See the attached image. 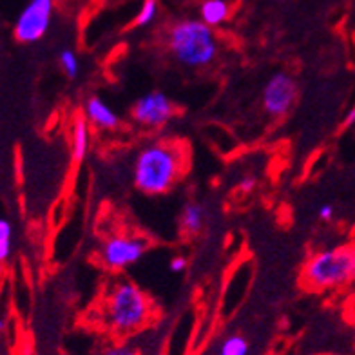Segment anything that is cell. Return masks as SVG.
<instances>
[{"mask_svg":"<svg viewBox=\"0 0 355 355\" xmlns=\"http://www.w3.org/2000/svg\"><path fill=\"white\" fill-rule=\"evenodd\" d=\"M167 47L182 66L192 69L212 64L220 51L214 29L194 19L180 20L171 26L167 33Z\"/></svg>","mask_w":355,"mask_h":355,"instance_id":"cell-3","label":"cell"},{"mask_svg":"<svg viewBox=\"0 0 355 355\" xmlns=\"http://www.w3.org/2000/svg\"><path fill=\"white\" fill-rule=\"evenodd\" d=\"M174 103L159 91H153L141 96L132 107V118L140 125L150 127V129H159L167 125L171 118L174 116Z\"/></svg>","mask_w":355,"mask_h":355,"instance_id":"cell-8","label":"cell"},{"mask_svg":"<svg viewBox=\"0 0 355 355\" xmlns=\"http://www.w3.org/2000/svg\"><path fill=\"white\" fill-rule=\"evenodd\" d=\"M98 355H140L136 348L129 345H112L103 348Z\"/></svg>","mask_w":355,"mask_h":355,"instance_id":"cell-16","label":"cell"},{"mask_svg":"<svg viewBox=\"0 0 355 355\" xmlns=\"http://www.w3.org/2000/svg\"><path fill=\"white\" fill-rule=\"evenodd\" d=\"M10 254H11V239L0 241V265L6 263V259L10 257Z\"/></svg>","mask_w":355,"mask_h":355,"instance_id":"cell-20","label":"cell"},{"mask_svg":"<svg viewBox=\"0 0 355 355\" xmlns=\"http://www.w3.org/2000/svg\"><path fill=\"white\" fill-rule=\"evenodd\" d=\"M229 15L230 4L227 0H203L200 6V20L212 29L227 22Z\"/></svg>","mask_w":355,"mask_h":355,"instance_id":"cell-10","label":"cell"},{"mask_svg":"<svg viewBox=\"0 0 355 355\" xmlns=\"http://www.w3.org/2000/svg\"><path fill=\"white\" fill-rule=\"evenodd\" d=\"M334 218V207L332 205H322L319 209V220L330 221Z\"/></svg>","mask_w":355,"mask_h":355,"instance_id":"cell-21","label":"cell"},{"mask_svg":"<svg viewBox=\"0 0 355 355\" xmlns=\"http://www.w3.org/2000/svg\"><path fill=\"white\" fill-rule=\"evenodd\" d=\"M155 306L131 279L114 281L103 295V321L116 336H131L149 324Z\"/></svg>","mask_w":355,"mask_h":355,"instance_id":"cell-2","label":"cell"},{"mask_svg":"<svg viewBox=\"0 0 355 355\" xmlns=\"http://www.w3.org/2000/svg\"><path fill=\"white\" fill-rule=\"evenodd\" d=\"M189 164V150L182 141L162 140L141 147L135 158L132 178L138 191L162 196L182 180Z\"/></svg>","mask_w":355,"mask_h":355,"instance_id":"cell-1","label":"cell"},{"mask_svg":"<svg viewBox=\"0 0 355 355\" xmlns=\"http://www.w3.org/2000/svg\"><path fill=\"white\" fill-rule=\"evenodd\" d=\"M248 341L239 334H232L223 339L220 346V355H248Z\"/></svg>","mask_w":355,"mask_h":355,"instance_id":"cell-13","label":"cell"},{"mask_svg":"<svg viewBox=\"0 0 355 355\" xmlns=\"http://www.w3.org/2000/svg\"><path fill=\"white\" fill-rule=\"evenodd\" d=\"M89 144H91V131H89V122L85 118H76L73 125V145H71V156L75 164H82L89 153Z\"/></svg>","mask_w":355,"mask_h":355,"instance_id":"cell-11","label":"cell"},{"mask_svg":"<svg viewBox=\"0 0 355 355\" xmlns=\"http://www.w3.org/2000/svg\"><path fill=\"white\" fill-rule=\"evenodd\" d=\"M254 187H256V178L254 176H245L238 185V189L241 192H252Z\"/></svg>","mask_w":355,"mask_h":355,"instance_id":"cell-19","label":"cell"},{"mask_svg":"<svg viewBox=\"0 0 355 355\" xmlns=\"http://www.w3.org/2000/svg\"><path fill=\"white\" fill-rule=\"evenodd\" d=\"M243 2H245V0H243Z\"/></svg>","mask_w":355,"mask_h":355,"instance_id":"cell-25","label":"cell"},{"mask_svg":"<svg viewBox=\"0 0 355 355\" xmlns=\"http://www.w3.org/2000/svg\"><path fill=\"white\" fill-rule=\"evenodd\" d=\"M300 85L294 76L288 73H276L263 87V107L274 118H281L288 114L297 102Z\"/></svg>","mask_w":355,"mask_h":355,"instance_id":"cell-7","label":"cell"},{"mask_svg":"<svg viewBox=\"0 0 355 355\" xmlns=\"http://www.w3.org/2000/svg\"><path fill=\"white\" fill-rule=\"evenodd\" d=\"M205 225V211L198 201H189L182 211V230L187 236L200 234Z\"/></svg>","mask_w":355,"mask_h":355,"instance_id":"cell-12","label":"cell"},{"mask_svg":"<svg viewBox=\"0 0 355 355\" xmlns=\"http://www.w3.org/2000/svg\"><path fill=\"white\" fill-rule=\"evenodd\" d=\"M55 0H29L15 22V38L22 44H35L51 28Z\"/></svg>","mask_w":355,"mask_h":355,"instance_id":"cell-6","label":"cell"},{"mask_svg":"<svg viewBox=\"0 0 355 355\" xmlns=\"http://www.w3.org/2000/svg\"><path fill=\"white\" fill-rule=\"evenodd\" d=\"M58 60H60V67L69 78H75L80 73L78 56H76V53L73 49H64L60 53V56H58Z\"/></svg>","mask_w":355,"mask_h":355,"instance_id":"cell-15","label":"cell"},{"mask_svg":"<svg viewBox=\"0 0 355 355\" xmlns=\"http://www.w3.org/2000/svg\"><path fill=\"white\" fill-rule=\"evenodd\" d=\"M354 123H355V107L350 109V112L346 114V116H345V122H343V125H345V127H350V125H354Z\"/></svg>","mask_w":355,"mask_h":355,"instance_id":"cell-22","label":"cell"},{"mask_svg":"<svg viewBox=\"0 0 355 355\" xmlns=\"http://www.w3.org/2000/svg\"><path fill=\"white\" fill-rule=\"evenodd\" d=\"M149 250V241L140 236L116 234L100 245L98 259L107 270H125L138 263Z\"/></svg>","mask_w":355,"mask_h":355,"instance_id":"cell-5","label":"cell"},{"mask_svg":"<svg viewBox=\"0 0 355 355\" xmlns=\"http://www.w3.org/2000/svg\"><path fill=\"white\" fill-rule=\"evenodd\" d=\"M11 223L6 218H0V241H4V239H11Z\"/></svg>","mask_w":355,"mask_h":355,"instance_id":"cell-18","label":"cell"},{"mask_svg":"<svg viewBox=\"0 0 355 355\" xmlns=\"http://www.w3.org/2000/svg\"><path fill=\"white\" fill-rule=\"evenodd\" d=\"M158 10H159L158 0H144L140 11H138V15H136L135 26H138V28H145V26H149V24L155 22L156 17H158Z\"/></svg>","mask_w":355,"mask_h":355,"instance_id":"cell-14","label":"cell"},{"mask_svg":"<svg viewBox=\"0 0 355 355\" xmlns=\"http://www.w3.org/2000/svg\"><path fill=\"white\" fill-rule=\"evenodd\" d=\"M22 355H35L33 348H31V346H26V348H24V352H22Z\"/></svg>","mask_w":355,"mask_h":355,"instance_id":"cell-23","label":"cell"},{"mask_svg":"<svg viewBox=\"0 0 355 355\" xmlns=\"http://www.w3.org/2000/svg\"><path fill=\"white\" fill-rule=\"evenodd\" d=\"M85 120L89 125L96 127L100 131H114L120 127V118L116 112L98 96H91L85 102Z\"/></svg>","mask_w":355,"mask_h":355,"instance_id":"cell-9","label":"cell"},{"mask_svg":"<svg viewBox=\"0 0 355 355\" xmlns=\"http://www.w3.org/2000/svg\"><path fill=\"white\" fill-rule=\"evenodd\" d=\"M6 330V321L4 319H0V332H4Z\"/></svg>","mask_w":355,"mask_h":355,"instance_id":"cell-24","label":"cell"},{"mask_svg":"<svg viewBox=\"0 0 355 355\" xmlns=\"http://www.w3.org/2000/svg\"><path fill=\"white\" fill-rule=\"evenodd\" d=\"M355 279V243H345L315 252L306 259L301 281L310 290H334Z\"/></svg>","mask_w":355,"mask_h":355,"instance_id":"cell-4","label":"cell"},{"mask_svg":"<svg viewBox=\"0 0 355 355\" xmlns=\"http://www.w3.org/2000/svg\"><path fill=\"white\" fill-rule=\"evenodd\" d=\"M168 268H171V272H174V274H180V272H183L187 268V259L183 256L173 257L171 263H168Z\"/></svg>","mask_w":355,"mask_h":355,"instance_id":"cell-17","label":"cell"}]
</instances>
